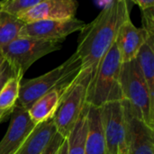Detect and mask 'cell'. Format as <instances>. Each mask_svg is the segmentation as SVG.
<instances>
[{
	"instance_id": "obj_1",
	"label": "cell",
	"mask_w": 154,
	"mask_h": 154,
	"mask_svg": "<svg viewBox=\"0 0 154 154\" xmlns=\"http://www.w3.org/2000/svg\"><path fill=\"white\" fill-rule=\"evenodd\" d=\"M129 18L128 3L125 0H113L91 23L86 24L80 31L75 51L81 60L82 69L90 68L94 76L100 61L115 44L120 26Z\"/></svg>"
},
{
	"instance_id": "obj_13",
	"label": "cell",
	"mask_w": 154,
	"mask_h": 154,
	"mask_svg": "<svg viewBox=\"0 0 154 154\" xmlns=\"http://www.w3.org/2000/svg\"><path fill=\"white\" fill-rule=\"evenodd\" d=\"M56 134L57 129L52 119L37 125L16 154H42Z\"/></svg>"
},
{
	"instance_id": "obj_9",
	"label": "cell",
	"mask_w": 154,
	"mask_h": 154,
	"mask_svg": "<svg viewBox=\"0 0 154 154\" xmlns=\"http://www.w3.org/2000/svg\"><path fill=\"white\" fill-rule=\"evenodd\" d=\"M86 23L76 17L67 20H43L24 23L19 37H29L42 40L64 41L69 34L80 32Z\"/></svg>"
},
{
	"instance_id": "obj_28",
	"label": "cell",
	"mask_w": 154,
	"mask_h": 154,
	"mask_svg": "<svg viewBox=\"0 0 154 154\" xmlns=\"http://www.w3.org/2000/svg\"><path fill=\"white\" fill-rule=\"evenodd\" d=\"M5 61V59H4V57L0 54V67L3 65V63H4Z\"/></svg>"
},
{
	"instance_id": "obj_3",
	"label": "cell",
	"mask_w": 154,
	"mask_h": 154,
	"mask_svg": "<svg viewBox=\"0 0 154 154\" xmlns=\"http://www.w3.org/2000/svg\"><path fill=\"white\" fill-rule=\"evenodd\" d=\"M122 61L116 43L100 61L92 77L87 97L88 106L101 108L107 103L122 101L120 85Z\"/></svg>"
},
{
	"instance_id": "obj_27",
	"label": "cell",
	"mask_w": 154,
	"mask_h": 154,
	"mask_svg": "<svg viewBox=\"0 0 154 154\" xmlns=\"http://www.w3.org/2000/svg\"><path fill=\"white\" fill-rule=\"evenodd\" d=\"M10 113H11V112H5V111H1V110H0V121H1L4 117H5L6 116H9Z\"/></svg>"
},
{
	"instance_id": "obj_30",
	"label": "cell",
	"mask_w": 154,
	"mask_h": 154,
	"mask_svg": "<svg viewBox=\"0 0 154 154\" xmlns=\"http://www.w3.org/2000/svg\"><path fill=\"white\" fill-rule=\"evenodd\" d=\"M1 21H2V14L0 12V23H1Z\"/></svg>"
},
{
	"instance_id": "obj_20",
	"label": "cell",
	"mask_w": 154,
	"mask_h": 154,
	"mask_svg": "<svg viewBox=\"0 0 154 154\" xmlns=\"http://www.w3.org/2000/svg\"><path fill=\"white\" fill-rule=\"evenodd\" d=\"M39 2L40 0H4L0 12L19 19Z\"/></svg>"
},
{
	"instance_id": "obj_25",
	"label": "cell",
	"mask_w": 154,
	"mask_h": 154,
	"mask_svg": "<svg viewBox=\"0 0 154 154\" xmlns=\"http://www.w3.org/2000/svg\"><path fill=\"white\" fill-rule=\"evenodd\" d=\"M68 150H69V148H68V142H67V139H65L63 141V143H61V145L60 146L57 154H68Z\"/></svg>"
},
{
	"instance_id": "obj_21",
	"label": "cell",
	"mask_w": 154,
	"mask_h": 154,
	"mask_svg": "<svg viewBox=\"0 0 154 154\" xmlns=\"http://www.w3.org/2000/svg\"><path fill=\"white\" fill-rule=\"evenodd\" d=\"M143 14V29L148 35H154V7L142 11Z\"/></svg>"
},
{
	"instance_id": "obj_15",
	"label": "cell",
	"mask_w": 154,
	"mask_h": 154,
	"mask_svg": "<svg viewBox=\"0 0 154 154\" xmlns=\"http://www.w3.org/2000/svg\"><path fill=\"white\" fill-rule=\"evenodd\" d=\"M60 96V89H52L37 99L27 109L31 119L36 125L51 120L58 108Z\"/></svg>"
},
{
	"instance_id": "obj_4",
	"label": "cell",
	"mask_w": 154,
	"mask_h": 154,
	"mask_svg": "<svg viewBox=\"0 0 154 154\" xmlns=\"http://www.w3.org/2000/svg\"><path fill=\"white\" fill-rule=\"evenodd\" d=\"M92 76L93 72L90 68L82 69L60 96L52 120L57 133L64 138L69 136L87 105Z\"/></svg>"
},
{
	"instance_id": "obj_12",
	"label": "cell",
	"mask_w": 154,
	"mask_h": 154,
	"mask_svg": "<svg viewBox=\"0 0 154 154\" xmlns=\"http://www.w3.org/2000/svg\"><path fill=\"white\" fill-rule=\"evenodd\" d=\"M148 36V33L142 27L135 26L130 18L123 23L118 30L115 42L122 63L131 61L136 58Z\"/></svg>"
},
{
	"instance_id": "obj_2",
	"label": "cell",
	"mask_w": 154,
	"mask_h": 154,
	"mask_svg": "<svg viewBox=\"0 0 154 154\" xmlns=\"http://www.w3.org/2000/svg\"><path fill=\"white\" fill-rule=\"evenodd\" d=\"M81 69V60L74 52L66 61L52 70L21 83L16 105L28 109L37 99L52 89H60L62 94Z\"/></svg>"
},
{
	"instance_id": "obj_8",
	"label": "cell",
	"mask_w": 154,
	"mask_h": 154,
	"mask_svg": "<svg viewBox=\"0 0 154 154\" xmlns=\"http://www.w3.org/2000/svg\"><path fill=\"white\" fill-rule=\"evenodd\" d=\"M106 154H118L125 145V122L122 101L110 102L100 108Z\"/></svg>"
},
{
	"instance_id": "obj_14",
	"label": "cell",
	"mask_w": 154,
	"mask_h": 154,
	"mask_svg": "<svg viewBox=\"0 0 154 154\" xmlns=\"http://www.w3.org/2000/svg\"><path fill=\"white\" fill-rule=\"evenodd\" d=\"M88 132L84 154H106V143L101 124L100 108L89 106Z\"/></svg>"
},
{
	"instance_id": "obj_11",
	"label": "cell",
	"mask_w": 154,
	"mask_h": 154,
	"mask_svg": "<svg viewBox=\"0 0 154 154\" xmlns=\"http://www.w3.org/2000/svg\"><path fill=\"white\" fill-rule=\"evenodd\" d=\"M79 3L75 0H40L19 19L24 23L43 20H67L76 17Z\"/></svg>"
},
{
	"instance_id": "obj_16",
	"label": "cell",
	"mask_w": 154,
	"mask_h": 154,
	"mask_svg": "<svg viewBox=\"0 0 154 154\" xmlns=\"http://www.w3.org/2000/svg\"><path fill=\"white\" fill-rule=\"evenodd\" d=\"M88 111L89 106L84 107L75 126L66 138L68 142V154H84L87 135L88 132Z\"/></svg>"
},
{
	"instance_id": "obj_19",
	"label": "cell",
	"mask_w": 154,
	"mask_h": 154,
	"mask_svg": "<svg viewBox=\"0 0 154 154\" xmlns=\"http://www.w3.org/2000/svg\"><path fill=\"white\" fill-rule=\"evenodd\" d=\"M2 21L0 23V51L15 41L24 23L20 19L2 13Z\"/></svg>"
},
{
	"instance_id": "obj_10",
	"label": "cell",
	"mask_w": 154,
	"mask_h": 154,
	"mask_svg": "<svg viewBox=\"0 0 154 154\" xmlns=\"http://www.w3.org/2000/svg\"><path fill=\"white\" fill-rule=\"evenodd\" d=\"M8 129L0 141V154H16L37 125L31 119L28 110L15 105L10 113Z\"/></svg>"
},
{
	"instance_id": "obj_23",
	"label": "cell",
	"mask_w": 154,
	"mask_h": 154,
	"mask_svg": "<svg viewBox=\"0 0 154 154\" xmlns=\"http://www.w3.org/2000/svg\"><path fill=\"white\" fill-rule=\"evenodd\" d=\"M14 75L15 74L12 69V68L10 67V65L6 61H5L3 65L0 67V92L3 87L5 86V84L7 82V80L11 79Z\"/></svg>"
},
{
	"instance_id": "obj_18",
	"label": "cell",
	"mask_w": 154,
	"mask_h": 154,
	"mask_svg": "<svg viewBox=\"0 0 154 154\" xmlns=\"http://www.w3.org/2000/svg\"><path fill=\"white\" fill-rule=\"evenodd\" d=\"M23 77L14 75L3 87L0 92V110L11 112L17 103Z\"/></svg>"
},
{
	"instance_id": "obj_7",
	"label": "cell",
	"mask_w": 154,
	"mask_h": 154,
	"mask_svg": "<svg viewBox=\"0 0 154 154\" xmlns=\"http://www.w3.org/2000/svg\"><path fill=\"white\" fill-rule=\"evenodd\" d=\"M125 122V144L129 154H154V129L148 126L130 104L122 100Z\"/></svg>"
},
{
	"instance_id": "obj_24",
	"label": "cell",
	"mask_w": 154,
	"mask_h": 154,
	"mask_svg": "<svg viewBox=\"0 0 154 154\" xmlns=\"http://www.w3.org/2000/svg\"><path fill=\"white\" fill-rule=\"evenodd\" d=\"M133 2L135 5H137L142 11L149 9L151 7H154L153 0H134Z\"/></svg>"
},
{
	"instance_id": "obj_22",
	"label": "cell",
	"mask_w": 154,
	"mask_h": 154,
	"mask_svg": "<svg viewBox=\"0 0 154 154\" xmlns=\"http://www.w3.org/2000/svg\"><path fill=\"white\" fill-rule=\"evenodd\" d=\"M66 138H64L62 135H60V134L57 133L54 135V137L52 138V140L50 142V143L48 144L46 149L43 151L42 154H57L60 146L61 145V143H63V141Z\"/></svg>"
},
{
	"instance_id": "obj_26",
	"label": "cell",
	"mask_w": 154,
	"mask_h": 154,
	"mask_svg": "<svg viewBox=\"0 0 154 154\" xmlns=\"http://www.w3.org/2000/svg\"><path fill=\"white\" fill-rule=\"evenodd\" d=\"M118 154H129L128 152V150H127V147H126V144L125 146H123L122 148L119 149L118 151Z\"/></svg>"
},
{
	"instance_id": "obj_5",
	"label": "cell",
	"mask_w": 154,
	"mask_h": 154,
	"mask_svg": "<svg viewBox=\"0 0 154 154\" xmlns=\"http://www.w3.org/2000/svg\"><path fill=\"white\" fill-rule=\"evenodd\" d=\"M120 85L123 100L127 101L136 115L154 129V97L135 59L122 63Z\"/></svg>"
},
{
	"instance_id": "obj_6",
	"label": "cell",
	"mask_w": 154,
	"mask_h": 154,
	"mask_svg": "<svg viewBox=\"0 0 154 154\" xmlns=\"http://www.w3.org/2000/svg\"><path fill=\"white\" fill-rule=\"evenodd\" d=\"M62 41L18 37L0 51L15 75L23 77L27 69L39 59L61 49Z\"/></svg>"
},
{
	"instance_id": "obj_17",
	"label": "cell",
	"mask_w": 154,
	"mask_h": 154,
	"mask_svg": "<svg viewBox=\"0 0 154 154\" xmlns=\"http://www.w3.org/2000/svg\"><path fill=\"white\" fill-rule=\"evenodd\" d=\"M144 79L154 97V36L149 35L135 58Z\"/></svg>"
},
{
	"instance_id": "obj_29",
	"label": "cell",
	"mask_w": 154,
	"mask_h": 154,
	"mask_svg": "<svg viewBox=\"0 0 154 154\" xmlns=\"http://www.w3.org/2000/svg\"><path fill=\"white\" fill-rule=\"evenodd\" d=\"M3 2H4V0H3V1H0V10H1V6H2V5H3Z\"/></svg>"
}]
</instances>
